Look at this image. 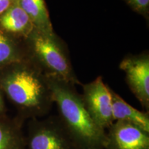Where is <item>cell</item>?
Returning <instances> with one entry per match:
<instances>
[{"mask_svg":"<svg viewBox=\"0 0 149 149\" xmlns=\"http://www.w3.org/2000/svg\"><path fill=\"white\" fill-rule=\"evenodd\" d=\"M46 79L53 101L57 106L61 125L74 149H104L106 130L91 119L74 85L55 78Z\"/></svg>","mask_w":149,"mask_h":149,"instance_id":"1","label":"cell"},{"mask_svg":"<svg viewBox=\"0 0 149 149\" xmlns=\"http://www.w3.org/2000/svg\"><path fill=\"white\" fill-rule=\"evenodd\" d=\"M9 100L29 116H42L53 103L46 75L40 68L19 66L0 78Z\"/></svg>","mask_w":149,"mask_h":149,"instance_id":"2","label":"cell"},{"mask_svg":"<svg viewBox=\"0 0 149 149\" xmlns=\"http://www.w3.org/2000/svg\"><path fill=\"white\" fill-rule=\"evenodd\" d=\"M26 39L37 66L46 77L80 84L72 70L68 52L55 33L35 29Z\"/></svg>","mask_w":149,"mask_h":149,"instance_id":"3","label":"cell"},{"mask_svg":"<svg viewBox=\"0 0 149 149\" xmlns=\"http://www.w3.org/2000/svg\"><path fill=\"white\" fill-rule=\"evenodd\" d=\"M81 99L91 119L99 127L106 130L114 122L112 113L111 89L102 77L83 85Z\"/></svg>","mask_w":149,"mask_h":149,"instance_id":"4","label":"cell"},{"mask_svg":"<svg viewBox=\"0 0 149 149\" xmlns=\"http://www.w3.org/2000/svg\"><path fill=\"white\" fill-rule=\"evenodd\" d=\"M26 149H74L61 122L34 120L26 138Z\"/></svg>","mask_w":149,"mask_h":149,"instance_id":"5","label":"cell"},{"mask_svg":"<svg viewBox=\"0 0 149 149\" xmlns=\"http://www.w3.org/2000/svg\"><path fill=\"white\" fill-rule=\"evenodd\" d=\"M130 91L146 110L149 109V57L148 53L128 56L120 64Z\"/></svg>","mask_w":149,"mask_h":149,"instance_id":"6","label":"cell"},{"mask_svg":"<svg viewBox=\"0 0 149 149\" xmlns=\"http://www.w3.org/2000/svg\"><path fill=\"white\" fill-rule=\"evenodd\" d=\"M106 132L104 149H149V133L124 121H115Z\"/></svg>","mask_w":149,"mask_h":149,"instance_id":"7","label":"cell"},{"mask_svg":"<svg viewBox=\"0 0 149 149\" xmlns=\"http://www.w3.org/2000/svg\"><path fill=\"white\" fill-rule=\"evenodd\" d=\"M0 29L6 33L27 38L35 28L29 15L16 1L0 16Z\"/></svg>","mask_w":149,"mask_h":149,"instance_id":"8","label":"cell"},{"mask_svg":"<svg viewBox=\"0 0 149 149\" xmlns=\"http://www.w3.org/2000/svg\"><path fill=\"white\" fill-rule=\"evenodd\" d=\"M111 93L112 113L114 122L124 121L130 123L149 133L148 113L141 112L131 107L111 89Z\"/></svg>","mask_w":149,"mask_h":149,"instance_id":"9","label":"cell"},{"mask_svg":"<svg viewBox=\"0 0 149 149\" xmlns=\"http://www.w3.org/2000/svg\"><path fill=\"white\" fill-rule=\"evenodd\" d=\"M34 24L35 28L45 33H54L44 0H17Z\"/></svg>","mask_w":149,"mask_h":149,"instance_id":"10","label":"cell"},{"mask_svg":"<svg viewBox=\"0 0 149 149\" xmlns=\"http://www.w3.org/2000/svg\"><path fill=\"white\" fill-rule=\"evenodd\" d=\"M0 149H26V138L18 124L0 119Z\"/></svg>","mask_w":149,"mask_h":149,"instance_id":"11","label":"cell"},{"mask_svg":"<svg viewBox=\"0 0 149 149\" xmlns=\"http://www.w3.org/2000/svg\"><path fill=\"white\" fill-rule=\"evenodd\" d=\"M22 61V55L16 44L0 29V68Z\"/></svg>","mask_w":149,"mask_h":149,"instance_id":"12","label":"cell"},{"mask_svg":"<svg viewBox=\"0 0 149 149\" xmlns=\"http://www.w3.org/2000/svg\"><path fill=\"white\" fill-rule=\"evenodd\" d=\"M128 5L137 13L148 16L149 11V0H125Z\"/></svg>","mask_w":149,"mask_h":149,"instance_id":"13","label":"cell"},{"mask_svg":"<svg viewBox=\"0 0 149 149\" xmlns=\"http://www.w3.org/2000/svg\"><path fill=\"white\" fill-rule=\"evenodd\" d=\"M17 0H0V16L4 13Z\"/></svg>","mask_w":149,"mask_h":149,"instance_id":"14","label":"cell"},{"mask_svg":"<svg viewBox=\"0 0 149 149\" xmlns=\"http://www.w3.org/2000/svg\"><path fill=\"white\" fill-rule=\"evenodd\" d=\"M5 110V105L4 102H3V99L1 95V92H0V114H2Z\"/></svg>","mask_w":149,"mask_h":149,"instance_id":"15","label":"cell"}]
</instances>
